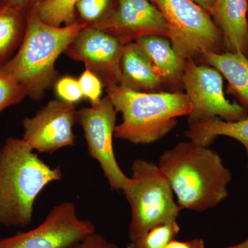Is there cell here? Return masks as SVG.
I'll return each mask as SVG.
<instances>
[{
  "instance_id": "cell-1",
  "label": "cell",
  "mask_w": 248,
  "mask_h": 248,
  "mask_svg": "<svg viewBox=\"0 0 248 248\" xmlns=\"http://www.w3.org/2000/svg\"><path fill=\"white\" fill-rule=\"evenodd\" d=\"M160 170L177 196L179 209L202 213L226 200L232 180L221 156L210 146L182 141L160 156Z\"/></svg>"
},
{
  "instance_id": "cell-2",
  "label": "cell",
  "mask_w": 248,
  "mask_h": 248,
  "mask_svg": "<svg viewBox=\"0 0 248 248\" xmlns=\"http://www.w3.org/2000/svg\"><path fill=\"white\" fill-rule=\"evenodd\" d=\"M62 179L61 169L50 167L23 139H6L0 148V225L29 226L40 192Z\"/></svg>"
},
{
  "instance_id": "cell-3",
  "label": "cell",
  "mask_w": 248,
  "mask_h": 248,
  "mask_svg": "<svg viewBox=\"0 0 248 248\" xmlns=\"http://www.w3.org/2000/svg\"><path fill=\"white\" fill-rule=\"evenodd\" d=\"M87 23L76 21L65 27L44 22L36 10L28 11L20 46L3 69L25 89L27 96L40 100L56 80L55 62Z\"/></svg>"
},
{
  "instance_id": "cell-4",
  "label": "cell",
  "mask_w": 248,
  "mask_h": 248,
  "mask_svg": "<svg viewBox=\"0 0 248 248\" xmlns=\"http://www.w3.org/2000/svg\"><path fill=\"white\" fill-rule=\"evenodd\" d=\"M107 92L123 117L114 137L133 144L159 141L175 128L178 117L190 113V101L184 93L138 92L118 84L108 85Z\"/></svg>"
},
{
  "instance_id": "cell-5",
  "label": "cell",
  "mask_w": 248,
  "mask_h": 248,
  "mask_svg": "<svg viewBox=\"0 0 248 248\" xmlns=\"http://www.w3.org/2000/svg\"><path fill=\"white\" fill-rule=\"evenodd\" d=\"M130 183L122 192L130 208V241L159 225L177 221L180 209L167 178L158 165L138 159L132 164Z\"/></svg>"
},
{
  "instance_id": "cell-6",
  "label": "cell",
  "mask_w": 248,
  "mask_h": 248,
  "mask_svg": "<svg viewBox=\"0 0 248 248\" xmlns=\"http://www.w3.org/2000/svg\"><path fill=\"white\" fill-rule=\"evenodd\" d=\"M164 15L169 40L184 60H193L206 52L222 53L221 31L210 14L192 0H151Z\"/></svg>"
},
{
  "instance_id": "cell-7",
  "label": "cell",
  "mask_w": 248,
  "mask_h": 248,
  "mask_svg": "<svg viewBox=\"0 0 248 248\" xmlns=\"http://www.w3.org/2000/svg\"><path fill=\"white\" fill-rule=\"evenodd\" d=\"M117 113L107 95L95 105L77 111V122L84 130L90 156L100 165L110 188L122 192L130 183V177L120 169L114 153L112 140Z\"/></svg>"
},
{
  "instance_id": "cell-8",
  "label": "cell",
  "mask_w": 248,
  "mask_h": 248,
  "mask_svg": "<svg viewBox=\"0 0 248 248\" xmlns=\"http://www.w3.org/2000/svg\"><path fill=\"white\" fill-rule=\"evenodd\" d=\"M182 81L190 103L189 123L217 116L227 122L248 117L242 106L230 102L225 97L222 75L215 68L197 65L193 60H186Z\"/></svg>"
},
{
  "instance_id": "cell-9",
  "label": "cell",
  "mask_w": 248,
  "mask_h": 248,
  "mask_svg": "<svg viewBox=\"0 0 248 248\" xmlns=\"http://www.w3.org/2000/svg\"><path fill=\"white\" fill-rule=\"evenodd\" d=\"M96 232L94 223L81 219L76 206L66 202L55 205L38 226L0 239V248H66Z\"/></svg>"
},
{
  "instance_id": "cell-10",
  "label": "cell",
  "mask_w": 248,
  "mask_h": 248,
  "mask_svg": "<svg viewBox=\"0 0 248 248\" xmlns=\"http://www.w3.org/2000/svg\"><path fill=\"white\" fill-rule=\"evenodd\" d=\"M77 111L75 104L50 101L33 117L23 120V140L33 151L48 154L75 146L76 137L73 128Z\"/></svg>"
},
{
  "instance_id": "cell-11",
  "label": "cell",
  "mask_w": 248,
  "mask_h": 248,
  "mask_svg": "<svg viewBox=\"0 0 248 248\" xmlns=\"http://www.w3.org/2000/svg\"><path fill=\"white\" fill-rule=\"evenodd\" d=\"M88 26L108 32L124 45L143 36L169 37L164 15L150 0H117L116 9L107 17Z\"/></svg>"
},
{
  "instance_id": "cell-12",
  "label": "cell",
  "mask_w": 248,
  "mask_h": 248,
  "mask_svg": "<svg viewBox=\"0 0 248 248\" xmlns=\"http://www.w3.org/2000/svg\"><path fill=\"white\" fill-rule=\"evenodd\" d=\"M124 45L107 32L87 26L72 41L64 53L98 77L103 84H119Z\"/></svg>"
},
{
  "instance_id": "cell-13",
  "label": "cell",
  "mask_w": 248,
  "mask_h": 248,
  "mask_svg": "<svg viewBox=\"0 0 248 248\" xmlns=\"http://www.w3.org/2000/svg\"><path fill=\"white\" fill-rule=\"evenodd\" d=\"M210 15L221 31L225 51L248 57V0H214Z\"/></svg>"
},
{
  "instance_id": "cell-14",
  "label": "cell",
  "mask_w": 248,
  "mask_h": 248,
  "mask_svg": "<svg viewBox=\"0 0 248 248\" xmlns=\"http://www.w3.org/2000/svg\"><path fill=\"white\" fill-rule=\"evenodd\" d=\"M121 68L118 84L133 91L150 93L159 89L164 81L135 42L124 46Z\"/></svg>"
},
{
  "instance_id": "cell-15",
  "label": "cell",
  "mask_w": 248,
  "mask_h": 248,
  "mask_svg": "<svg viewBox=\"0 0 248 248\" xmlns=\"http://www.w3.org/2000/svg\"><path fill=\"white\" fill-rule=\"evenodd\" d=\"M135 43L151 62L163 81L171 84L182 81L186 60L179 56L166 37L143 36Z\"/></svg>"
},
{
  "instance_id": "cell-16",
  "label": "cell",
  "mask_w": 248,
  "mask_h": 248,
  "mask_svg": "<svg viewBox=\"0 0 248 248\" xmlns=\"http://www.w3.org/2000/svg\"><path fill=\"white\" fill-rule=\"evenodd\" d=\"M205 61L224 76L228 81V92L234 95L248 112V58L244 54L206 52Z\"/></svg>"
},
{
  "instance_id": "cell-17",
  "label": "cell",
  "mask_w": 248,
  "mask_h": 248,
  "mask_svg": "<svg viewBox=\"0 0 248 248\" xmlns=\"http://www.w3.org/2000/svg\"><path fill=\"white\" fill-rule=\"evenodd\" d=\"M186 135L190 141L205 146H210L218 136L234 139L246 148L248 169V116L235 122H227L216 117L192 122Z\"/></svg>"
},
{
  "instance_id": "cell-18",
  "label": "cell",
  "mask_w": 248,
  "mask_h": 248,
  "mask_svg": "<svg viewBox=\"0 0 248 248\" xmlns=\"http://www.w3.org/2000/svg\"><path fill=\"white\" fill-rule=\"evenodd\" d=\"M27 13L15 5L0 4V67L14 57L20 46Z\"/></svg>"
},
{
  "instance_id": "cell-19",
  "label": "cell",
  "mask_w": 248,
  "mask_h": 248,
  "mask_svg": "<svg viewBox=\"0 0 248 248\" xmlns=\"http://www.w3.org/2000/svg\"><path fill=\"white\" fill-rule=\"evenodd\" d=\"M79 0H45L36 10L44 22L53 27L70 25L76 22V6Z\"/></svg>"
},
{
  "instance_id": "cell-20",
  "label": "cell",
  "mask_w": 248,
  "mask_h": 248,
  "mask_svg": "<svg viewBox=\"0 0 248 248\" xmlns=\"http://www.w3.org/2000/svg\"><path fill=\"white\" fill-rule=\"evenodd\" d=\"M180 227L177 221L169 222L152 228L141 237L130 241L126 248H166L177 237Z\"/></svg>"
},
{
  "instance_id": "cell-21",
  "label": "cell",
  "mask_w": 248,
  "mask_h": 248,
  "mask_svg": "<svg viewBox=\"0 0 248 248\" xmlns=\"http://www.w3.org/2000/svg\"><path fill=\"white\" fill-rule=\"evenodd\" d=\"M27 96L22 85L0 67V112L22 102Z\"/></svg>"
},
{
  "instance_id": "cell-22",
  "label": "cell",
  "mask_w": 248,
  "mask_h": 248,
  "mask_svg": "<svg viewBox=\"0 0 248 248\" xmlns=\"http://www.w3.org/2000/svg\"><path fill=\"white\" fill-rule=\"evenodd\" d=\"M115 0H79L77 3L78 11L81 21L88 25L102 20L112 11V5Z\"/></svg>"
},
{
  "instance_id": "cell-23",
  "label": "cell",
  "mask_w": 248,
  "mask_h": 248,
  "mask_svg": "<svg viewBox=\"0 0 248 248\" xmlns=\"http://www.w3.org/2000/svg\"><path fill=\"white\" fill-rule=\"evenodd\" d=\"M78 81L84 97L89 99L91 105H95L100 102L104 85L102 80L86 67Z\"/></svg>"
},
{
  "instance_id": "cell-24",
  "label": "cell",
  "mask_w": 248,
  "mask_h": 248,
  "mask_svg": "<svg viewBox=\"0 0 248 248\" xmlns=\"http://www.w3.org/2000/svg\"><path fill=\"white\" fill-rule=\"evenodd\" d=\"M55 91L62 101L70 104H74L84 97L79 81L71 76L59 79L55 84Z\"/></svg>"
},
{
  "instance_id": "cell-25",
  "label": "cell",
  "mask_w": 248,
  "mask_h": 248,
  "mask_svg": "<svg viewBox=\"0 0 248 248\" xmlns=\"http://www.w3.org/2000/svg\"><path fill=\"white\" fill-rule=\"evenodd\" d=\"M66 248H119L117 244L109 242L102 234L94 232L76 244Z\"/></svg>"
},
{
  "instance_id": "cell-26",
  "label": "cell",
  "mask_w": 248,
  "mask_h": 248,
  "mask_svg": "<svg viewBox=\"0 0 248 248\" xmlns=\"http://www.w3.org/2000/svg\"><path fill=\"white\" fill-rule=\"evenodd\" d=\"M166 248H205V241L200 238L186 241H178L175 239L171 241Z\"/></svg>"
},
{
  "instance_id": "cell-27",
  "label": "cell",
  "mask_w": 248,
  "mask_h": 248,
  "mask_svg": "<svg viewBox=\"0 0 248 248\" xmlns=\"http://www.w3.org/2000/svg\"><path fill=\"white\" fill-rule=\"evenodd\" d=\"M44 1L45 0H1V3H8V4L15 5L24 10L27 13L30 10L37 7Z\"/></svg>"
},
{
  "instance_id": "cell-28",
  "label": "cell",
  "mask_w": 248,
  "mask_h": 248,
  "mask_svg": "<svg viewBox=\"0 0 248 248\" xmlns=\"http://www.w3.org/2000/svg\"><path fill=\"white\" fill-rule=\"evenodd\" d=\"M195 1L196 4L203 8L204 10L211 14L212 10H213L214 0H192Z\"/></svg>"
},
{
  "instance_id": "cell-29",
  "label": "cell",
  "mask_w": 248,
  "mask_h": 248,
  "mask_svg": "<svg viewBox=\"0 0 248 248\" xmlns=\"http://www.w3.org/2000/svg\"><path fill=\"white\" fill-rule=\"evenodd\" d=\"M223 248H248V239L245 240L243 242L239 243V244L232 245V246Z\"/></svg>"
},
{
  "instance_id": "cell-30",
  "label": "cell",
  "mask_w": 248,
  "mask_h": 248,
  "mask_svg": "<svg viewBox=\"0 0 248 248\" xmlns=\"http://www.w3.org/2000/svg\"></svg>"
},
{
  "instance_id": "cell-31",
  "label": "cell",
  "mask_w": 248,
  "mask_h": 248,
  "mask_svg": "<svg viewBox=\"0 0 248 248\" xmlns=\"http://www.w3.org/2000/svg\"><path fill=\"white\" fill-rule=\"evenodd\" d=\"M0 3H1V0H0Z\"/></svg>"
}]
</instances>
